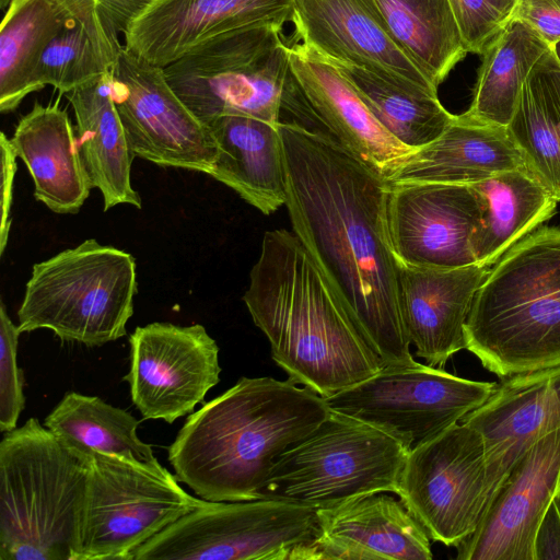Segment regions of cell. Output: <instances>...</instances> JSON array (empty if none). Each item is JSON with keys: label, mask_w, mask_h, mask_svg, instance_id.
<instances>
[{"label": "cell", "mask_w": 560, "mask_h": 560, "mask_svg": "<svg viewBox=\"0 0 560 560\" xmlns=\"http://www.w3.org/2000/svg\"><path fill=\"white\" fill-rule=\"evenodd\" d=\"M560 495V429L538 440L515 464L476 530L458 546V560H535V537Z\"/></svg>", "instance_id": "e0dca14e"}, {"label": "cell", "mask_w": 560, "mask_h": 560, "mask_svg": "<svg viewBox=\"0 0 560 560\" xmlns=\"http://www.w3.org/2000/svg\"><path fill=\"white\" fill-rule=\"evenodd\" d=\"M289 72L281 110L322 133L385 179L415 151L388 132L370 112L342 72L306 44L288 46Z\"/></svg>", "instance_id": "4fadbf2b"}, {"label": "cell", "mask_w": 560, "mask_h": 560, "mask_svg": "<svg viewBox=\"0 0 560 560\" xmlns=\"http://www.w3.org/2000/svg\"><path fill=\"white\" fill-rule=\"evenodd\" d=\"M278 127L293 233L385 365L413 362L387 231L386 179L322 133L289 121Z\"/></svg>", "instance_id": "6da1fadb"}, {"label": "cell", "mask_w": 560, "mask_h": 560, "mask_svg": "<svg viewBox=\"0 0 560 560\" xmlns=\"http://www.w3.org/2000/svg\"><path fill=\"white\" fill-rule=\"evenodd\" d=\"M243 300L288 380L323 398L385 365L293 232L265 233Z\"/></svg>", "instance_id": "7a4b0ae2"}, {"label": "cell", "mask_w": 560, "mask_h": 560, "mask_svg": "<svg viewBox=\"0 0 560 560\" xmlns=\"http://www.w3.org/2000/svg\"><path fill=\"white\" fill-rule=\"evenodd\" d=\"M501 380L462 420L482 436L490 501L517 460L560 429V364Z\"/></svg>", "instance_id": "ac0fdd59"}, {"label": "cell", "mask_w": 560, "mask_h": 560, "mask_svg": "<svg viewBox=\"0 0 560 560\" xmlns=\"http://www.w3.org/2000/svg\"><path fill=\"white\" fill-rule=\"evenodd\" d=\"M139 423L128 411L75 392L66 393L44 420L47 429L81 452L150 462L155 457L137 434Z\"/></svg>", "instance_id": "d6a6232c"}, {"label": "cell", "mask_w": 560, "mask_h": 560, "mask_svg": "<svg viewBox=\"0 0 560 560\" xmlns=\"http://www.w3.org/2000/svg\"><path fill=\"white\" fill-rule=\"evenodd\" d=\"M113 74L114 102L132 156L210 175L215 140L171 88L164 69L122 47Z\"/></svg>", "instance_id": "5bb4252c"}, {"label": "cell", "mask_w": 560, "mask_h": 560, "mask_svg": "<svg viewBox=\"0 0 560 560\" xmlns=\"http://www.w3.org/2000/svg\"><path fill=\"white\" fill-rule=\"evenodd\" d=\"M490 269L481 264L436 268L398 262L405 328L417 357L427 364L443 366L453 354L466 349V322Z\"/></svg>", "instance_id": "7402d4cb"}, {"label": "cell", "mask_w": 560, "mask_h": 560, "mask_svg": "<svg viewBox=\"0 0 560 560\" xmlns=\"http://www.w3.org/2000/svg\"><path fill=\"white\" fill-rule=\"evenodd\" d=\"M535 560H560V495L548 508L535 537Z\"/></svg>", "instance_id": "ab89813d"}, {"label": "cell", "mask_w": 560, "mask_h": 560, "mask_svg": "<svg viewBox=\"0 0 560 560\" xmlns=\"http://www.w3.org/2000/svg\"><path fill=\"white\" fill-rule=\"evenodd\" d=\"M130 397L143 419L173 423L220 382L219 347L200 324L154 322L129 337Z\"/></svg>", "instance_id": "9a60e30c"}, {"label": "cell", "mask_w": 560, "mask_h": 560, "mask_svg": "<svg viewBox=\"0 0 560 560\" xmlns=\"http://www.w3.org/2000/svg\"><path fill=\"white\" fill-rule=\"evenodd\" d=\"M295 43L406 86L438 92L388 35L368 0H293Z\"/></svg>", "instance_id": "44dd1931"}, {"label": "cell", "mask_w": 560, "mask_h": 560, "mask_svg": "<svg viewBox=\"0 0 560 560\" xmlns=\"http://www.w3.org/2000/svg\"><path fill=\"white\" fill-rule=\"evenodd\" d=\"M550 51L527 78L506 128L525 170L560 201V107L550 74Z\"/></svg>", "instance_id": "1f68e13d"}, {"label": "cell", "mask_w": 560, "mask_h": 560, "mask_svg": "<svg viewBox=\"0 0 560 560\" xmlns=\"http://www.w3.org/2000/svg\"><path fill=\"white\" fill-rule=\"evenodd\" d=\"M316 524L314 509L289 501L202 499L130 560H291L313 538Z\"/></svg>", "instance_id": "30bf717a"}, {"label": "cell", "mask_w": 560, "mask_h": 560, "mask_svg": "<svg viewBox=\"0 0 560 560\" xmlns=\"http://www.w3.org/2000/svg\"><path fill=\"white\" fill-rule=\"evenodd\" d=\"M467 52L481 54L513 19L517 0H448Z\"/></svg>", "instance_id": "8d00e7d4"}, {"label": "cell", "mask_w": 560, "mask_h": 560, "mask_svg": "<svg viewBox=\"0 0 560 560\" xmlns=\"http://www.w3.org/2000/svg\"><path fill=\"white\" fill-rule=\"evenodd\" d=\"M201 501L156 458L91 453L74 560H130L138 547Z\"/></svg>", "instance_id": "9c48e42d"}, {"label": "cell", "mask_w": 560, "mask_h": 560, "mask_svg": "<svg viewBox=\"0 0 560 560\" xmlns=\"http://www.w3.org/2000/svg\"><path fill=\"white\" fill-rule=\"evenodd\" d=\"M397 495L432 540L458 546L490 501L481 434L460 421L411 448Z\"/></svg>", "instance_id": "7c38bea8"}, {"label": "cell", "mask_w": 560, "mask_h": 560, "mask_svg": "<svg viewBox=\"0 0 560 560\" xmlns=\"http://www.w3.org/2000/svg\"><path fill=\"white\" fill-rule=\"evenodd\" d=\"M71 16L114 54L122 47L118 33L143 11L152 0H58Z\"/></svg>", "instance_id": "e575fe53"}, {"label": "cell", "mask_w": 560, "mask_h": 560, "mask_svg": "<svg viewBox=\"0 0 560 560\" xmlns=\"http://www.w3.org/2000/svg\"><path fill=\"white\" fill-rule=\"evenodd\" d=\"M495 386V382L463 378L415 360L384 365L373 376L324 399L329 409L386 431L410 451L460 422Z\"/></svg>", "instance_id": "8fae6325"}, {"label": "cell", "mask_w": 560, "mask_h": 560, "mask_svg": "<svg viewBox=\"0 0 560 560\" xmlns=\"http://www.w3.org/2000/svg\"><path fill=\"white\" fill-rule=\"evenodd\" d=\"M19 326L0 301V431H12L25 407L24 375L18 365Z\"/></svg>", "instance_id": "d590c367"}, {"label": "cell", "mask_w": 560, "mask_h": 560, "mask_svg": "<svg viewBox=\"0 0 560 560\" xmlns=\"http://www.w3.org/2000/svg\"><path fill=\"white\" fill-rule=\"evenodd\" d=\"M518 168L524 162L508 128L463 113L439 138L402 158L386 182L469 185Z\"/></svg>", "instance_id": "603a6c76"}, {"label": "cell", "mask_w": 560, "mask_h": 560, "mask_svg": "<svg viewBox=\"0 0 560 560\" xmlns=\"http://www.w3.org/2000/svg\"><path fill=\"white\" fill-rule=\"evenodd\" d=\"M278 125L241 115L220 116L206 124L218 149L210 176L264 214L275 212L287 199V168Z\"/></svg>", "instance_id": "d4e9b609"}, {"label": "cell", "mask_w": 560, "mask_h": 560, "mask_svg": "<svg viewBox=\"0 0 560 560\" xmlns=\"http://www.w3.org/2000/svg\"><path fill=\"white\" fill-rule=\"evenodd\" d=\"M118 57L73 21L43 51L34 71L33 90L51 85L67 94L112 71Z\"/></svg>", "instance_id": "836d02e7"}, {"label": "cell", "mask_w": 560, "mask_h": 560, "mask_svg": "<svg viewBox=\"0 0 560 560\" xmlns=\"http://www.w3.org/2000/svg\"><path fill=\"white\" fill-rule=\"evenodd\" d=\"M91 454L37 418L0 442V560H74Z\"/></svg>", "instance_id": "5b68a950"}, {"label": "cell", "mask_w": 560, "mask_h": 560, "mask_svg": "<svg viewBox=\"0 0 560 560\" xmlns=\"http://www.w3.org/2000/svg\"><path fill=\"white\" fill-rule=\"evenodd\" d=\"M466 349L500 378L560 364V229L510 247L477 291Z\"/></svg>", "instance_id": "277c9868"}, {"label": "cell", "mask_w": 560, "mask_h": 560, "mask_svg": "<svg viewBox=\"0 0 560 560\" xmlns=\"http://www.w3.org/2000/svg\"><path fill=\"white\" fill-rule=\"evenodd\" d=\"M325 399L291 381L241 377L189 413L168 447L178 481L208 501H250L278 456L328 416Z\"/></svg>", "instance_id": "3957f363"}, {"label": "cell", "mask_w": 560, "mask_h": 560, "mask_svg": "<svg viewBox=\"0 0 560 560\" xmlns=\"http://www.w3.org/2000/svg\"><path fill=\"white\" fill-rule=\"evenodd\" d=\"M551 47L526 23L512 19L481 51L472 102L466 116L506 127L523 86Z\"/></svg>", "instance_id": "f1b7e54d"}, {"label": "cell", "mask_w": 560, "mask_h": 560, "mask_svg": "<svg viewBox=\"0 0 560 560\" xmlns=\"http://www.w3.org/2000/svg\"><path fill=\"white\" fill-rule=\"evenodd\" d=\"M549 67H550V74L555 88V92L557 95L558 104L560 107V63L558 62L557 58L555 57L552 50L549 55Z\"/></svg>", "instance_id": "60d3db41"}, {"label": "cell", "mask_w": 560, "mask_h": 560, "mask_svg": "<svg viewBox=\"0 0 560 560\" xmlns=\"http://www.w3.org/2000/svg\"><path fill=\"white\" fill-rule=\"evenodd\" d=\"M293 0H152L125 31V48L166 67L214 36L291 21Z\"/></svg>", "instance_id": "d6986e66"}, {"label": "cell", "mask_w": 560, "mask_h": 560, "mask_svg": "<svg viewBox=\"0 0 560 560\" xmlns=\"http://www.w3.org/2000/svg\"><path fill=\"white\" fill-rule=\"evenodd\" d=\"M513 19L526 23L551 48L560 42V0H517Z\"/></svg>", "instance_id": "74e56055"}, {"label": "cell", "mask_w": 560, "mask_h": 560, "mask_svg": "<svg viewBox=\"0 0 560 560\" xmlns=\"http://www.w3.org/2000/svg\"><path fill=\"white\" fill-rule=\"evenodd\" d=\"M408 453L386 431L330 409L312 433L278 456L261 498L316 511L374 493L397 494Z\"/></svg>", "instance_id": "52a82bcc"}, {"label": "cell", "mask_w": 560, "mask_h": 560, "mask_svg": "<svg viewBox=\"0 0 560 560\" xmlns=\"http://www.w3.org/2000/svg\"><path fill=\"white\" fill-rule=\"evenodd\" d=\"M480 217L469 185L388 184L387 231L398 262L436 268L477 264L471 234Z\"/></svg>", "instance_id": "2e32d148"}, {"label": "cell", "mask_w": 560, "mask_h": 560, "mask_svg": "<svg viewBox=\"0 0 560 560\" xmlns=\"http://www.w3.org/2000/svg\"><path fill=\"white\" fill-rule=\"evenodd\" d=\"M555 57L557 58L558 62L560 63V42H558L552 48H551Z\"/></svg>", "instance_id": "b9f144b4"}, {"label": "cell", "mask_w": 560, "mask_h": 560, "mask_svg": "<svg viewBox=\"0 0 560 560\" xmlns=\"http://www.w3.org/2000/svg\"><path fill=\"white\" fill-rule=\"evenodd\" d=\"M388 35L438 88L467 55L448 0H368Z\"/></svg>", "instance_id": "83f0119b"}, {"label": "cell", "mask_w": 560, "mask_h": 560, "mask_svg": "<svg viewBox=\"0 0 560 560\" xmlns=\"http://www.w3.org/2000/svg\"><path fill=\"white\" fill-rule=\"evenodd\" d=\"M313 538L291 560H431V538L404 503L374 493L316 510Z\"/></svg>", "instance_id": "ffe728a7"}, {"label": "cell", "mask_w": 560, "mask_h": 560, "mask_svg": "<svg viewBox=\"0 0 560 560\" xmlns=\"http://www.w3.org/2000/svg\"><path fill=\"white\" fill-rule=\"evenodd\" d=\"M281 31L255 25L209 38L164 67L166 80L205 125L225 115L277 125L289 72Z\"/></svg>", "instance_id": "ba28073f"}, {"label": "cell", "mask_w": 560, "mask_h": 560, "mask_svg": "<svg viewBox=\"0 0 560 560\" xmlns=\"http://www.w3.org/2000/svg\"><path fill=\"white\" fill-rule=\"evenodd\" d=\"M12 0H0V9L2 11L7 10L8 7L10 5Z\"/></svg>", "instance_id": "7bdbcfd3"}, {"label": "cell", "mask_w": 560, "mask_h": 560, "mask_svg": "<svg viewBox=\"0 0 560 560\" xmlns=\"http://www.w3.org/2000/svg\"><path fill=\"white\" fill-rule=\"evenodd\" d=\"M329 60L347 78L378 122L413 150L439 138L455 117L441 104L438 92L406 86L366 68Z\"/></svg>", "instance_id": "4dcf8cb0"}, {"label": "cell", "mask_w": 560, "mask_h": 560, "mask_svg": "<svg viewBox=\"0 0 560 560\" xmlns=\"http://www.w3.org/2000/svg\"><path fill=\"white\" fill-rule=\"evenodd\" d=\"M75 21L58 0H12L0 26V110L33 93V75L50 40Z\"/></svg>", "instance_id": "f546056e"}, {"label": "cell", "mask_w": 560, "mask_h": 560, "mask_svg": "<svg viewBox=\"0 0 560 560\" xmlns=\"http://www.w3.org/2000/svg\"><path fill=\"white\" fill-rule=\"evenodd\" d=\"M481 217L471 234L477 264L492 267L515 243L549 220L558 200L525 168L469 184Z\"/></svg>", "instance_id": "4316f807"}, {"label": "cell", "mask_w": 560, "mask_h": 560, "mask_svg": "<svg viewBox=\"0 0 560 560\" xmlns=\"http://www.w3.org/2000/svg\"><path fill=\"white\" fill-rule=\"evenodd\" d=\"M1 149V224H0V255L3 254L11 228V205L13 182L16 173V153L11 140L4 132L0 135Z\"/></svg>", "instance_id": "f35d334b"}, {"label": "cell", "mask_w": 560, "mask_h": 560, "mask_svg": "<svg viewBox=\"0 0 560 560\" xmlns=\"http://www.w3.org/2000/svg\"><path fill=\"white\" fill-rule=\"evenodd\" d=\"M113 70L67 93L77 120L79 151L104 211L121 205L138 209L142 201L131 185V154L113 96Z\"/></svg>", "instance_id": "484cf974"}, {"label": "cell", "mask_w": 560, "mask_h": 560, "mask_svg": "<svg viewBox=\"0 0 560 560\" xmlns=\"http://www.w3.org/2000/svg\"><path fill=\"white\" fill-rule=\"evenodd\" d=\"M26 165L34 196L58 214H75L93 188L66 109L34 103L10 139Z\"/></svg>", "instance_id": "cb8c5ba5"}, {"label": "cell", "mask_w": 560, "mask_h": 560, "mask_svg": "<svg viewBox=\"0 0 560 560\" xmlns=\"http://www.w3.org/2000/svg\"><path fill=\"white\" fill-rule=\"evenodd\" d=\"M137 293L131 254L89 238L33 266L19 329H49L63 341L102 346L126 335Z\"/></svg>", "instance_id": "8992f818"}]
</instances>
